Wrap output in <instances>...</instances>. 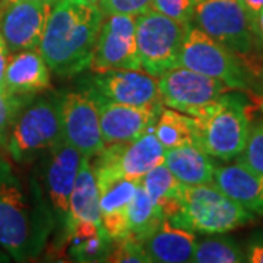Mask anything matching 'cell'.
<instances>
[{"mask_svg": "<svg viewBox=\"0 0 263 263\" xmlns=\"http://www.w3.org/2000/svg\"><path fill=\"white\" fill-rule=\"evenodd\" d=\"M141 184L165 219L173 222L179 218L183 208L181 183L164 162L148 171L141 179Z\"/></svg>", "mask_w": 263, "mask_h": 263, "instance_id": "cell-23", "label": "cell"}, {"mask_svg": "<svg viewBox=\"0 0 263 263\" xmlns=\"http://www.w3.org/2000/svg\"><path fill=\"white\" fill-rule=\"evenodd\" d=\"M82 155L66 141L44 152L40 187L53 216L56 247L65 245V233L70 209V196L79 173Z\"/></svg>", "mask_w": 263, "mask_h": 263, "instance_id": "cell-8", "label": "cell"}, {"mask_svg": "<svg viewBox=\"0 0 263 263\" xmlns=\"http://www.w3.org/2000/svg\"><path fill=\"white\" fill-rule=\"evenodd\" d=\"M246 262L263 263V233H256L246 246Z\"/></svg>", "mask_w": 263, "mask_h": 263, "instance_id": "cell-33", "label": "cell"}, {"mask_svg": "<svg viewBox=\"0 0 263 263\" xmlns=\"http://www.w3.org/2000/svg\"><path fill=\"white\" fill-rule=\"evenodd\" d=\"M100 9L104 16L108 15H132L138 16L151 9V0H101Z\"/></svg>", "mask_w": 263, "mask_h": 263, "instance_id": "cell-32", "label": "cell"}, {"mask_svg": "<svg viewBox=\"0 0 263 263\" xmlns=\"http://www.w3.org/2000/svg\"><path fill=\"white\" fill-rule=\"evenodd\" d=\"M10 51L5 40L0 34V94L6 95V88H5V72H6V66L9 62ZM9 95V94H8Z\"/></svg>", "mask_w": 263, "mask_h": 263, "instance_id": "cell-34", "label": "cell"}, {"mask_svg": "<svg viewBox=\"0 0 263 263\" xmlns=\"http://www.w3.org/2000/svg\"><path fill=\"white\" fill-rule=\"evenodd\" d=\"M254 29H256V34L263 41V8L254 15Z\"/></svg>", "mask_w": 263, "mask_h": 263, "instance_id": "cell-36", "label": "cell"}, {"mask_svg": "<svg viewBox=\"0 0 263 263\" xmlns=\"http://www.w3.org/2000/svg\"><path fill=\"white\" fill-rule=\"evenodd\" d=\"M89 69L94 73L120 69H142L136 43V16H105Z\"/></svg>", "mask_w": 263, "mask_h": 263, "instance_id": "cell-11", "label": "cell"}, {"mask_svg": "<svg viewBox=\"0 0 263 263\" xmlns=\"http://www.w3.org/2000/svg\"><path fill=\"white\" fill-rule=\"evenodd\" d=\"M199 0H151V9L180 24L192 25Z\"/></svg>", "mask_w": 263, "mask_h": 263, "instance_id": "cell-29", "label": "cell"}, {"mask_svg": "<svg viewBox=\"0 0 263 263\" xmlns=\"http://www.w3.org/2000/svg\"><path fill=\"white\" fill-rule=\"evenodd\" d=\"M196 243L197 237L193 231L174 226L168 219H164L162 224L142 241L149 262L155 263L192 262Z\"/></svg>", "mask_w": 263, "mask_h": 263, "instance_id": "cell-20", "label": "cell"}, {"mask_svg": "<svg viewBox=\"0 0 263 263\" xmlns=\"http://www.w3.org/2000/svg\"><path fill=\"white\" fill-rule=\"evenodd\" d=\"M100 113V126L105 145L135 141L155 126L161 105L135 107L114 103L91 89Z\"/></svg>", "mask_w": 263, "mask_h": 263, "instance_id": "cell-16", "label": "cell"}, {"mask_svg": "<svg viewBox=\"0 0 263 263\" xmlns=\"http://www.w3.org/2000/svg\"><path fill=\"white\" fill-rule=\"evenodd\" d=\"M190 25L155 10L136 16V43L142 70L154 78L180 67L183 43Z\"/></svg>", "mask_w": 263, "mask_h": 263, "instance_id": "cell-7", "label": "cell"}, {"mask_svg": "<svg viewBox=\"0 0 263 263\" xmlns=\"http://www.w3.org/2000/svg\"><path fill=\"white\" fill-rule=\"evenodd\" d=\"M158 88L161 103L192 117L218 97L233 91L219 79L181 66L162 73L158 78Z\"/></svg>", "mask_w": 263, "mask_h": 263, "instance_id": "cell-10", "label": "cell"}, {"mask_svg": "<svg viewBox=\"0 0 263 263\" xmlns=\"http://www.w3.org/2000/svg\"><path fill=\"white\" fill-rule=\"evenodd\" d=\"M89 2H92V3H97V5H100V2H101V0H89Z\"/></svg>", "mask_w": 263, "mask_h": 263, "instance_id": "cell-38", "label": "cell"}, {"mask_svg": "<svg viewBox=\"0 0 263 263\" xmlns=\"http://www.w3.org/2000/svg\"><path fill=\"white\" fill-rule=\"evenodd\" d=\"M214 184L252 212H263V174L240 162L215 167Z\"/></svg>", "mask_w": 263, "mask_h": 263, "instance_id": "cell-21", "label": "cell"}, {"mask_svg": "<svg viewBox=\"0 0 263 263\" xmlns=\"http://www.w3.org/2000/svg\"><path fill=\"white\" fill-rule=\"evenodd\" d=\"M240 92L228 91L190 116L195 145L209 157L231 161L245 148L252 124L249 103Z\"/></svg>", "mask_w": 263, "mask_h": 263, "instance_id": "cell-3", "label": "cell"}, {"mask_svg": "<svg viewBox=\"0 0 263 263\" xmlns=\"http://www.w3.org/2000/svg\"><path fill=\"white\" fill-rule=\"evenodd\" d=\"M192 24L238 59L263 43L256 34L254 16L240 0H199Z\"/></svg>", "mask_w": 263, "mask_h": 263, "instance_id": "cell-6", "label": "cell"}, {"mask_svg": "<svg viewBox=\"0 0 263 263\" xmlns=\"http://www.w3.org/2000/svg\"><path fill=\"white\" fill-rule=\"evenodd\" d=\"M104 231L111 240L129 235V206L139 181L94 170Z\"/></svg>", "mask_w": 263, "mask_h": 263, "instance_id": "cell-18", "label": "cell"}, {"mask_svg": "<svg viewBox=\"0 0 263 263\" xmlns=\"http://www.w3.org/2000/svg\"><path fill=\"white\" fill-rule=\"evenodd\" d=\"M31 97H18V95L0 94V145L6 148V141L9 135L10 126L15 120L19 108Z\"/></svg>", "mask_w": 263, "mask_h": 263, "instance_id": "cell-30", "label": "cell"}, {"mask_svg": "<svg viewBox=\"0 0 263 263\" xmlns=\"http://www.w3.org/2000/svg\"><path fill=\"white\" fill-rule=\"evenodd\" d=\"M240 60L249 78V91L253 89L256 94L263 97V43L257 48H254L250 54Z\"/></svg>", "mask_w": 263, "mask_h": 263, "instance_id": "cell-31", "label": "cell"}, {"mask_svg": "<svg viewBox=\"0 0 263 263\" xmlns=\"http://www.w3.org/2000/svg\"><path fill=\"white\" fill-rule=\"evenodd\" d=\"M105 262L149 263V257L143 249L142 241L136 240L135 237L127 235V237L120 238V240H114L111 250L107 256Z\"/></svg>", "mask_w": 263, "mask_h": 263, "instance_id": "cell-28", "label": "cell"}, {"mask_svg": "<svg viewBox=\"0 0 263 263\" xmlns=\"http://www.w3.org/2000/svg\"><path fill=\"white\" fill-rule=\"evenodd\" d=\"M165 149L157 139L154 127L135 141L113 143L95 155L92 170H101L127 180H139L154 167L164 162Z\"/></svg>", "mask_w": 263, "mask_h": 263, "instance_id": "cell-13", "label": "cell"}, {"mask_svg": "<svg viewBox=\"0 0 263 263\" xmlns=\"http://www.w3.org/2000/svg\"><path fill=\"white\" fill-rule=\"evenodd\" d=\"M63 138L60 97H31L10 126L6 149L15 162L25 164L54 148Z\"/></svg>", "mask_w": 263, "mask_h": 263, "instance_id": "cell-4", "label": "cell"}, {"mask_svg": "<svg viewBox=\"0 0 263 263\" xmlns=\"http://www.w3.org/2000/svg\"><path fill=\"white\" fill-rule=\"evenodd\" d=\"M154 133L164 149L195 143L193 119L187 114L180 113L168 107L161 108L157 123L154 126Z\"/></svg>", "mask_w": 263, "mask_h": 263, "instance_id": "cell-24", "label": "cell"}, {"mask_svg": "<svg viewBox=\"0 0 263 263\" xmlns=\"http://www.w3.org/2000/svg\"><path fill=\"white\" fill-rule=\"evenodd\" d=\"M180 66L215 78L233 91H249V78L241 60L202 29L190 25L183 43Z\"/></svg>", "mask_w": 263, "mask_h": 263, "instance_id": "cell-9", "label": "cell"}, {"mask_svg": "<svg viewBox=\"0 0 263 263\" xmlns=\"http://www.w3.org/2000/svg\"><path fill=\"white\" fill-rule=\"evenodd\" d=\"M92 91L114 103L154 107L161 105L158 78L142 69H120L97 73L92 78Z\"/></svg>", "mask_w": 263, "mask_h": 263, "instance_id": "cell-17", "label": "cell"}, {"mask_svg": "<svg viewBox=\"0 0 263 263\" xmlns=\"http://www.w3.org/2000/svg\"><path fill=\"white\" fill-rule=\"evenodd\" d=\"M2 2H3V0H0V3H2Z\"/></svg>", "mask_w": 263, "mask_h": 263, "instance_id": "cell-39", "label": "cell"}, {"mask_svg": "<svg viewBox=\"0 0 263 263\" xmlns=\"http://www.w3.org/2000/svg\"><path fill=\"white\" fill-rule=\"evenodd\" d=\"M60 119L65 141L75 146L82 157L94 158L104 149L98 105L91 91H70L62 95Z\"/></svg>", "mask_w": 263, "mask_h": 263, "instance_id": "cell-12", "label": "cell"}, {"mask_svg": "<svg viewBox=\"0 0 263 263\" xmlns=\"http://www.w3.org/2000/svg\"><path fill=\"white\" fill-rule=\"evenodd\" d=\"M237 162L263 174V119L250 126V132Z\"/></svg>", "mask_w": 263, "mask_h": 263, "instance_id": "cell-27", "label": "cell"}, {"mask_svg": "<svg viewBox=\"0 0 263 263\" xmlns=\"http://www.w3.org/2000/svg\"><path fill=\"white\" fill-rule=\"evenodd\" d=\"M53 3L40 0L0 3V34L10 54L38 48Z\"/></svg>", "mask_w": 263, "mask_h": 263, "instance_id": "cell-14", "label": "cell"}, {"mask_svg": "<svg viewBox=\"0 0 263 263\" xmlns=\"http://www.w3.org/2000/svg\"><path fill=\"white\" fill-rule=\"evenodd\" d=\"M9 2H21V0H3L2 3H9ZM40 2H54V0H40Z\"/></svg>", "mask_w": 263, "mask_h": 263, "instance_id": "cell-37", "label": "cell"}, {"mask_svg": "<svg viewBox=\"0 0 263 263\" xmlns=\"http://www.w3.org/2000/svg\"><path fill=\"white\" fill-rule=\"evenodd\" d=\"M54 222L40 183L25 186L8 161L0 158V247L15 260L38 257Z\"/></svg>", "mask_w": 263, "mask_h": 263, "instance_id": "cell-1", "label": "cell"}, {"mask_svg": "<svg viewBox=\"0 0 263 263\" xmlns=\"http://www.w3.org/2000/svg\"><path fill=\"white\" fill-rule=\"evenodd\" d=\"M181 214L171 224L200 234L230 233L253 221L252 211L227 196L214 183L181 184Z\"/></svg>", "mask_w": 263, "mask_h": 263, "instance_id": "cell-5", "label": "cell"}, {"mask_svg": "<svg viewBox=\"0 0 263 263\" xmlns=\"http://www.w3.org/2000/svg\"><path fill=\"white\" fill-rule=\"evenodd\" d=\"M6 94L34 97L50 88V69L40 50L12 53L5 72Z\"/></svg>", "mask_w": 263, "mask_h": 263, "instance_id": "cell-19", "label": "cell"}, {"mask_svg": "<svg viewBox=\"0 0 263 263\" xmlns=\"http://www.w3.org/2000/svg\"><path fill=\"white\" fill-rule=\"evenodd\" d=\"M192 262L195 263H241L246 262L245 250L224 233L209 234L197 240Z\"/></svg>", "mask_w": 263, "mask_h": 263, "instance_id": "cell-26", "label": "cell"}, {"mask_svg": "<svg viewBox=\"0 0 263 263\" xmlns=\"http://www.w3.org/2000/svg\"><path fill=\"white\" fill-rule=\"evenodd\" d=\"M240 2L253 16L263 8V0H240Z\"/></svg>", "mask_w": 263, "mask_h": 263, "instance_id": "cell-35", "label": "cell"}, {"mask_svg": "<svg viewBox=\"0 0 263 263\" xmlns=\"http://www.w3.org/2000/svg\"><path fill=\"white\" fill-rule=\"evenodd\" d=\"M104 13L89 0H54L38 50L50 72L73 76L89 67Z\"/></svg>", "mask_w": 263, "mask_h": 263, "instance_id": "cell-2", "label": "cell"}, {"mask_svg": "<svg viewBox=\"0 0 263 263\" xmlns=\"http://www.w3.org/2000/svg\"><path fill=\"white\" fill-rule=\"evenodd\" d=\"M164 164L181 184L196 186L214 183V161L195 143L165 149Z\"/></svg>", "mask_w": 263, "mask_h": 263, "instance_id": "cell-22", "label": "cell"}, {"mask_svg": "<svg viewBox=\"0 0 263 263\" xmlns=\"http://www.w3.org/2000/svg\"><path fill=\"white\" fill-rule=\"evenodd\" d=\"M164 219L165 218L158 211V208L154 205L139 180L129 206V235L139 241H143L162 224Z\"/></svg>", "mask_w": 263, "mask_h": 263, "instance_id": "cell-25", "label": "cell"}, {"mask_svg": "<svg viewBox=\"0 0 263 263\" xmlns=\"http://www.w3.org/2000/svg\"><path fill=\"white\" fill-rule=\"evenodd\" d=\"M88 157H82L73 192L70 196V209L65 233V246L70 241L91 235L107 234L104 231L100 212V195L94 170Z\"/></svg>", "mask_w": 263, "mask_h": 263, "instance_id": "cell-15", "label": "cell"}]
</instances>
